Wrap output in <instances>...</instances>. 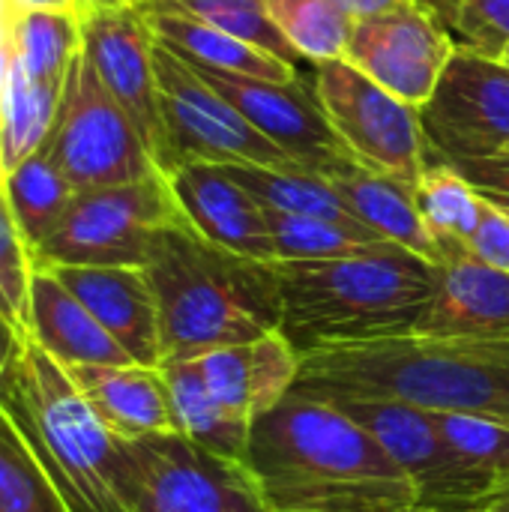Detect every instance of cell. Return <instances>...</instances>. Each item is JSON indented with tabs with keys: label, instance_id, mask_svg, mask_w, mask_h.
Masks as SVG:
<instances>
[{
	"label": "cell",
	"instance_id": "obj_1",
	"mask_svg": "<svg viewBox=\"0 0 509 512\" xmlns=\"http://www.w3.org/2000/svg\"><path fill=\"white\" fill-rule=\"evenodd\" d=\"M243 465L273 512H396L417 495L384 447L333 402L288 393L249 432Z\"/></svg>",
	"mask_w": 509,
	"mask_h": 512
},
{
	"label": "cell",
	"instance_id": "obj_2",
	"mask_svg": "<svg viewBox=\"0 0 509 512\" xmlns=\"http://www.w3.org/2000/svg\"><path fill=\"white\" fill-rule=\"evenodd\" d=\"M294 393L393 399L509 426V342L396 336L306 354Z\"/></svg>",
	"mask_w": 509,
	"mask_h": 512
},
{
	"label": "cell",
	"instance_id": "obj_3",
	"mask_svg": "<svg viewBox=\"0 0 509 512\" xmlns=\"http://www.w3.org/2000/svg\"><path fill=\"white\" fill-rule=\"evenodd\" d=\"M282 333L300 357L330 348L414 336L426 315L441 267L381 243L330 261H276Z\"/></svg>",
	"mask_w": 509,
	"mask_h": 512
},
{
	"label": "cell",
	"instance_id": "obj_4",
	"mask_svg": "<svg viewBox=\"0 0 509 512\" xmlns=\"http://www.w3.org/2000/svg\"><path fill=\"white\" fill-rule=\"evenodd\" d=\"M144 273L159 306L165 360H192L282 327L276 264L219 249L189 225L159 231Z\"/></svg>",
	"mask_w": 509,
	"mask_h": 512
},
{
	"label": "cell",
	"instance_id": "obj_5",
	"mask_svg": "<svg viewBox=\"0 0 509 512\" xmlns=\"http://www.w3.org/2000/svg\"><path fill=\"white\" fill-rule=\"evenodd\" d=\"M3 414L69 512H129L120 495L123 438L87 405L69 372L21 336L6 372Z\"/></svg>",
	"mask_w": 509,
	"mask_h": 512
},
{
	"label": "cell",
	"instance_id": "obj_6",
	"mask_svg": "<svg viewBox=\"0 0 509 512\" xmlns=\"http://www.w3.org/2000/svg\"><path fill=\"white\" fill-rule=\"evenodd\" d=\"M189 225L165 174L78 192L36 249V267H147L165 228ZM192 228V225H189Z\"/></svg>",
	"mask_w": 509,
	"mask_h": 512
},
{
	"label": "cell",
	"instance_id": "obj_7",
	"mask_svg": "<svg viewBox=\"0 0 509 512\" xmlns=\"http://www.w3.org/2000/svg\"><path fill=\"white\" fill-rule=\"evenodd\" d=\"M42 150L78 192L162 174L141 132L99 81L84 51L63 78L57 117Z\"/></svg>",
	"mask_w": 509,
	"mask_h": 512
},
{
	"label": "cell",
	"instance_id": "obj_8",
	"mask_svg": "<svg viewBox=\"0 0 509 512\" xmlns=\"http://www.w3.org/2000/svg\"><path fill=\"white\" fill-rule=\"evenodd\" d=\"M120 495L129 512H273L243 462L180 432L123 438Z\"/></svg>",
	"mask_w": 509,
	"mask_h": 512
},
{
	"label": "cell",
	"instance_id": "obj_9",
	"mask_svg": "<svg viewBox=\"0 0 509 512\" xmlns=\"http://www.w3.org/2000/svg\"><path fill=\"white\" fill-rule=\"evenodd\" d=\"M342 414L360 423L411 480L417 507L474 512L504 495V486L456 456L429 411L393 399L330 396Z\"/></svg>",
	"mask_w": 509,
	"mask_h": 512
},
{
	"label": "cell",
	"instance_id": "obj_10",
	"mask_svg": "<svg viewBox=\"0 0 509 512\" xmlns=\"http://www.w3.org/2000/svg\"><path fill=\"white\" fill-rule=\"evenodd\" d=\"M315 93L360 165L417 186L429 165L420 108L375 84L345 57L315 63Z\"/></svg>",
	"mask_w": 509,
	"mask_h": 512
},
{
	"label": "cell",
	"instance_id": "obj_11",
	"mask_svg": "<svg viewBox=\"0 0 509 512\" xmlns=\"http://www.w3.org/2000/svg\"><path fill=\"white\" fill-rule=\"evenodd\" d=\"M153 60H156L165 135H168L165 174L183 162L264 165V168L300 171L183 57H177L162 42H156Z\"/></svg>",
	"mask_w": 509,
	"mask_h": 512
},
{
	"label": "cell",
	"instance_id": "obj_12",
	"mask_svg": "<svg viewBox=\"0 0 509 512\" xmlns=\"http://www.w3.org/2000/svg\"><path fill=\"white\" fill-rule=\"evenodd\" d=\"M429 153L441 159H486L509 150V66L459 45L420 108Z\"/></svg>",
	"mask_w": 509,
	"mask_h": 512
},
{
	"label": "cell",
	"instance_id": "obj_13",
	"mask_svg": "<svg viewBox=\"0 0 509 512\" xmlns=\"http://www.w3.org/2000/svg\"><path fill=\"white\" fill-rule=\"evenodd\" d=\"M192 66V63H189ZM222 99H228L264 138H270L300 171L333 180L357 165L327 120L315 87L297 81H264L192 66Z\"/></svg>",
	"mask_w": 509,
	"mask_h": 512
},
{
	"label": "cell",
	"instance_id": "obj_14",
	"mask_svg": "<svg viewBox=\"0 0 509 512\" xmlns=\"http://www.w3.org/2000/svg\"><path fill=\"white\" fill-rule=\"evenodd\" d=\"M453 51L456 42L444 21L429 6L414 0L387 15L354 21L345 60L393 96L423 108L435 93Z\"/></svg>",
	"mask_w": 509,
	"mask_h": 512
},
{
	"label": "cell",
	"instance_id": "obj_15",
	"mask_svg": "<svg viewBox=\"0 0 509 512\" xmlns=\"http://www.w3.org/2000/svg\"><path fill=\"white\" fill-rule=\"evenodd\" d=\"M81 51L96 69L99 81L129 114L141 132L156 168H168V135L159 105L156 81V36L141 12L135 9H99L81 15Z\"/></svg>",
	"mask_w": 509,
	"mask_h": 512
},
{
	"label": "cell",
	"instance_id": "obj_16",
	"mask_svg": "<svg viewBox=\"0 0 509 512\" xmlns=\"http://www.w3.org/2000/svg\"><path fill=\"white\" fill-rule=\"evenodd\" d=\"M186 222L207 243L234 255L276 264L264 207L216 162H183L165 174Z\"/></svg>",
	"mask_w": 509,
	"mask_h": 512
},
{
	"label": "cell",
	"instance_id": "obj_17",
	"mask_svg": "<svg viewBox=\"0 0 509 512\" xmlns=\"http://www.w3.org/2000/svg\"><path fill=\"white\" fill-rule=\"evenodd\" d=\"M438 291L414 336L509 342V273L477 261L465 243L441 246Z\"/></svg>",
	"mask_w": 509,
	"mask_h": 512
},
{
	"label": "cell",
	"instance_id": "obj_18",
	"mask_svg": "<svg viewBox=\"0 0 509 512\" xmlns=\"http://www.w3.org/2000/svg\"><path fill=\"white\" fill-rule=\"evenodd\" d=\"M210 396L237 420L255 423L273 411L297 384L300 351L282 330L264 333L243 345H228L192 357Z\"/></svg>",
	"mask_w": 509,
	"mask_h": 512
},
{
	"label": "cell",
	"instance_id": "obj_19",
	"mask_svg": "<svg viewBox=\"0 0 509 512\" xmlns=\"http://www.w3.org/2000/svg\"><path fill=\"white\" fill-rule=\"evenodd\" d=\"M51 270L138 366L159 369L162 333L153 285L141 267H42Z\"/></svg>",
	"mask_w": 509,
	"mask_h": 512
},
{
	"label": "cell",
	"instance_id": "obj_20",
	"mask_svg": "<svg viewBox=\"0 0 509 512\" xmlns=\"http://www.w3.org/2000/svg\"><path fill=\"white\" fill-rule=\"evenodd\" d=\"M96 411V417L117 438H144L177 432L168 384L162 369L150 366H63Z\"/></svg>",
	"mask_w": 509,
	"mask_h": 512
},
{
	"label": "cell",
	"instance_id": "obj_21",
	"mask_svg": "<svg viewBox=\"0 0 509 512\" xmlns=\"http://www.w3.org/2000/svg\"><path fill=\"white\" fill-rule=\"evenodd\" d=\"M141 12L156 42H162L168 51H174L192 66L219 69L246 78H264V81H297V66L279 60L276 54L252 42L225 33L222 27L192 15L174 0H147Z\"/></svg>",
	"mask_w": 509,
	"mask_h": 512
},
{
	"label": "cell",
	"instance_id": "obj_22",
	"mask_svg": "<svg viewBox=\"0 0 509 512\" xmlns=\"http://www.w3.org/2000/svg\"><path fill=\"white\" fill-rule=\"evenodd\" d=\"M30 336L60 366H129L132 357L108 336L87 306L51 273L36 267L30 288Z\"/></svg>",
	"mask_w": 509,
	"mask_h": 512
},
{
	"label": "cell",
	"instance_id": "obj_23",
	"mask_svg": "<svg viewBox=\"0 0 509 512\" xmlns=\"http://www.w3.org/2000/svg\"><path fill=\"white\" fill-rule=\"evenodd\" d=\"M330 186L339 192L351 216L363 222L369 231H375L387 243H396L432 264H441V243L435 240V234L426 228L420 216L414 186L396 177L378 174L360 162L336 174Z\"/></svg>",
	"mask_w": 509,
	"mask_h": 512
},
{
	"label": "cell",
	"instance_id": "obj_24",
	"mask_svg": "<svg viewBox=\"0 0 509 512\" xmlns=\"http://www.w3.org/2000/svg\"><path fill=\"white\" fill-rule=\"evenodd\" d=\"M159 369H162V378L168 384L177 432L186 435L189 441H195L198 447L216 453V456L243 462L252 423L231 417L210 396V390L198 372V363L195 360H165Z\"/></svg>",
	"mask_w": 509,
	"mask_h": 512
},
{
	"label": "cell",
	"instance_id": "obj_25",
	"mask_svg": "<svg viewBox=\"0 0 509 512\" xmlns=\"http://www.w3.org/2000/svg\"><path fill=\"white\" fill-rule=\"evenodd\" d=\"M75 195L78 189L63 177V171L48 159L45 150H36L33 156H27L24 162L6 171L3 198L24 240L33 249V258H36V249L54 234V228L66 216Z\"/></svg>",
	"mask_w": 509,
	"mask_h": 512
},
{
	"label": "cell",
	"instance_id": "obj_26",
	"mask_svg": "<svg viewBox=\"0 0 509 512\" xmlns=\"http://www.w3.org/2000/svg\"><path fill=\"white\" fill-rule=\"evenodd\" d=\"M6 48L30 78L63 84L81 51V18L51 9H12Z\"/></svg>",
	"mask_w": 509,
	"mask_h": 512
},
{
	"label": "cell",
	"instance_id": "obj_27",
	"mask_svg": "<svg viewBox=\"0 0 509 512\" xmlns=\"http://www.w3.org/2000/svg\"><path fill=\"white\" fill-rule=\"evenodd\" d=\"M63 84L30 78L9 57V78L0 102V156L6 171L42 150L57 117Z\"/></svg>",
	"mask_w": 509,
	"mask_h": 512
},
{
	"label": "cell",
	"instance_id": "obj_28",
	"mask_svg": "<svg viewBox=\"0 0 509 512\" xmlns=\"http://www.w3.org/2000/svg\"><path fill=\"white\" fill-rule=\"evenodd\" d=\"M234 183H240L261 207L294 213V216H315L330 219L339 225H363L351 216L339 192L330 180L306 171H282L264 165H222Z\"/></svg>",
	"mask_w": 509,
	"mask_h": 512
},
{
	"label": "cell",
	"instance_id": "obj_29",
	"mask_svg": "<svg viewBox=\"0 0 509 512\" xmlns=\"http://www.w3.org/2000/svg\"><path fill=\"white\" fill-rule=\"evenodd\" d=\"M414 198L426 228L435 234L441 246L447 243H468L480 222L483 198L477 189L459 174L456 165L429 153V165L414 186Z\"/></svg>",
	"mask_w": 509,
	"mask_h": 512
},
{
	"label": "cell",
	"instance_id": "obj_30",
	"mask_svg": "<svg viewBox=\"0 0 509 512\" xmlns=\"http://www.w3.org/2000/svg\"><path fill=\"white\" fill-rule=\"evenodd\" d=\"M264 216L276 246V261H330L387 243L366 225H339L330 219L294 216L270 207H264Z\"/></svg>",
	"mask_w": 509,
	"mask_h": 512
},
{
	"label": "cell",
	"instance_id": "obj_31",
	"mask_svg": "<svg viewBox=\"0 0 509 512\" xmlns=\"http://www.w3.org/2000/svg\"><path fill=\"white\" fill-rule=\"evenodd\" d=\"M282 39L312 63L345 57L354 21L333 0H264Z\"/></svg>",
	"mask_w": 509,
	"mask_h": 512
},
{
	"label": "cell",
	"instance_id": "obj_32",
	"mask_svg": "<svg viewBox=\"0 0 509 512\" xmlns=\"http://www.w3.org/2000/svg\"><path fill=\"white\" fill-rule=\"evenodd\" d=\"M0 512H69L6 414H0Z\"/></svg>",
	"mask_w": 509,
	"mask_h": 512
},
{
	"label": "cell",
	"instance_id": "obj_33",
	"mask_svg": "<svg viewBox=\"0 0 509 512\" xmlns=\"http://www.w3.org/2000/svg\"><path fill=\"white\" fill-rule=\"evenodd\" d=\"M36 258L24 240L6 198L0 195V318L18 333L30 336V288Z\"/></svg>",
	"mask_w": 509,
	"mask_h": 512
},
{
	"label": "cell",
	"instance_id": "obj_34",
	"mask_svg": "<svg viewBox=\"0 0 509 512\" xmlns=\"http://www.w3.org/2000/svg\"><path fill=\"white\" fill-rule=\"evenodd\" d=\"M438 432L456 456L498 480L509 492V426L465 414H432Z\"/></svg>",
	"mask_w": 509,
	"mask_h": 512
},
{
	"label": "cell",
	"instance_id": "obj_35",
	"mask_svg": "<svg viewBox=\"0 0 509 512\" xmlns=\"http://www.w3.org/2000/svg\"><path fill=\"white\" fill-rule=\"evenodd\" d=\"M183 9H189L192 15L222 27L225 33L252 42L270 54H276L279 60L297 66L303 57L282 39V33L273 27V21L267 18L264 0H174Z\"/></svg>",
	"mask_w": 509,
	"mask_h": 512
},
{
	"label": "cell",
	"instance_id": "obj_36",
	"mask_svg": "<svg viewBox=\"0 0 509 512\" xmlns=\"http://www.w3.org/2000/svg\"><path fill=\"white\" fill-rule=\"evenodd\" d=\"M453 27L462 45L501 60L509 48V0H462Z\"/></svg>",
	"mask_w": 509,
	"mask_h": 512
},
{
	"label": "cell",
	"instance_id": "obj_37",
	"mask_svg": "<svg viewBox=\"0 0 509 512\" xmlns=\"http://www.w3.org/2000/svg\"><path fill=\"white\" fill-rule=\"evenodd\" d=\"M465 249L483 261L486 267H495L501 273H509V213L495 207L492 201L483 198L480 207V222L474 228V234L468 237Z\"/></svg>",
	"mask_w": 509,
	"mask_h": 512
},
{
	"label": "cell",
	"instance_id": "obj_38",
	"mask_svg": "<svg viewBox=\"0 0 509 512\" xmlns=\"http://www.w3.org/2000/svg\"><path fill=\"white\" fill-rule=\"evenodd\" d=\"M450 162V159H447ZM450 165L477 189L480 198L492 201L495 207L509 213V156H486V159H453Z\"/></svg>",
	"mask_w": 509,
	"mask_h": 512
},
{
	"label": "cell",
	"instance_id": "obj_39",
	"mask_svg": "<svg viewBox=\"0 0 509 512\" xmlns=\"http://www.w3.org/2000/svg\"><path fill=\"white\" fill-rule=\"evenodd\" d=\"M351 21H366V18H378V15H387L405 3H414V0H333Z\"/></svg>",
	"mask_w": 509,
	"mask_h": 512
},
{
	"label": "cell",
	"instance_id": "obj_40",
	"mask_svg": "<svg viewBox=\"0 0 509 512\" xmlns=\"http://www.w3.org/2000/svg\"><path fill=\"white\" fill-rule=\"evenodd\" d=\"M18 333L0 318V414H3V393H6V372H9V363H12V354L18 348Z\"/></svg>",
	"mask_w": 509,
	"mask_h": 512
},
{
	"label": "cell",
	"instance_id": "obj_41",
	"mask_svg": "<svg viewBox=\"0 0 509 512\" xmlns=\"http://www.w3.org/2000/svg\"><path fill=\"white\" fill-rule=\"evenodd\" d=\"M12 9H51V12H72L81 18L78 0H9Z\"/></svg>",
	"mask_w": 509,
	"mask_h": 512
},
{
	"label": "cell",
	"instance_id": "obj_42",
	"mask_svg": "<svg viewBox=\"0 0 509 512\" xmlns=\"http://www.w3.org/2000/svg\"><path fill=\"white\" fill-rule=\"evenodd\" d=\"M147 0H78L81 6V15L84 12H99V9H135V6H144Z\"/></svg>",
	"mask_w": 509,
	"mask_h": 512
},
{
	"label": "cell",
	"instance_id": "obj_43",
	"mask_svg": "<svg viewBox=\"0 0 509 512\" xmlns=\"http://www.w3.org/2000/svg\"><path fill=\"white\" fill-rule=\"evenodd\" d=\"M423 6H429L444 24H453L456 21V12H459V3L462 0H420Z\"/></svg>",
	"mask_w": 509,
	"mask_h": 512
},
{
	"label": "cell",
	"instance_id": "obj_44",
	"mask_svg": "<svg viewBox=\"0 0 509 512\" xmlns=\"http://www.w3.org/2000/svg\"><path fill=\"white\" fill-rule=\"evenodd\" d=\"M9 18H12V6H9V0H0V45H6V36H9Z\"/></svg>",
	"mask_w": 509,
	"mask_h": 512
},
{
	"label": "cell",
	"instance_id": "obj_45",
	"mask_svg": "<svg viewBox=\"0 0 509 512\" xmlns=\"http://www.w3.org/2000/svg\"><path fill=\"white\" fill-rule=\"evenodd\" d=\"M6 78H9V48H6V45H0V102H3Z\"/></svg>",
	"mask_w": 509,
	"mask_h": 512
},
{
	"label": "cell",
	"instance_id": "obj_46",
	"mask_svg": "<svg viewBox=\"0 0 509 512\" xmlns=\"http://www.w3.org/2000/svg\"><path fill=\"white\" fill-rule=\"evenodd\" d=\"M474 512H509V492H504L501 498H495L492 504H486L483 510H474Z\"/></svg>",
	"mask_w": 509,
	"mask_h": 512
},
{
	"label": "cell",
	"instance_id": "obj_47",
	"mask_svg": "<svg viewBox=\"0 0 509 512\" xmlns=\"http://www.w3.org/2000/svg\"><path fill=\"white\" fill-rule=\"evenodd\" d=\"M3 186H6V165H3V156H0V195H3Z\"/></svg>",
	"mask_w": 509,
	"mask_h": 512
},
{
	"label": "cell",
	"instance_id": "obj_48",
	"mask_svg": "<svg viewBox=\"0 0 509 512\" xmlns=\"http://www.w3.org/2000/svg\"><path fill=\"white\" fill-rule=\"evenodd\" d=\"M396 512H447V510H426V507H405V510H396Z\"/></svg>",
	"mask_w": 509,
	"mask_h": 512
},
{
	"label": "cell",
	"instance_id": "obj_49",
	"mask_svg": "<svg viewBox=\"0 0 509 512\" xmlns=\"http://www.w3.org/2000/svg\"><path fill=\"white\" fill-rule=\"evenodd\" d=\"M501 60H504V63H507V66H509V48H507V51H504V54H501Z\"/></svg>",
	"mask_w": 509,
	"mask_h": 512
},
{
	"label": "cell",
	"instance_id": "obj_50",
	"mask_svg": "<svg viewBox=\"0 0 509 512\" xmlns=\"http://www.w3.org/2000/svg\"><path fill=\"white\" fill-rule=\"evenodd\" d=\"M507 156H509V150H507Z\"/></svg>",
	"mask_w": 509,
	"mask_h": 512
}]
</instances>
